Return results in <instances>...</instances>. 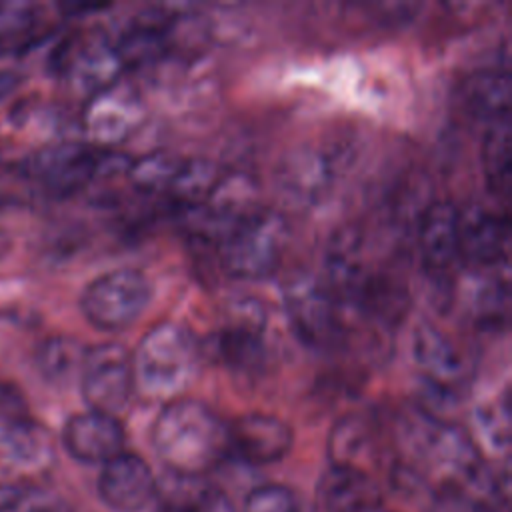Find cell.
<instances>
[{
    "label": "cell",
    "instance_id": "1",
    "mask_svg": "<svg viewBox=\"0 0 512 512\" xmlns=\"http://www.w3.org/2000/svg\"><path fill=\"white\" fill-rule=\"evenodd\" d=\"M152 444L170 472L194 480L228 456V424L200 400L174 398L154 420Z\"/></svg>",
    "mask_w": 512,
    "mask_h": 512
},
{
    "label": "cell",
    "instance_id": "2",
    "mask_svg": "<svg viewBox=\"0 0 512 512\" xmlns=\"http://www.w3.org/2000/svg\"><path fill=\"white\" fill-rule=\"evenodd\" d=\"M198 338L182 324L160 322L152 326L132 352L136 394L170 402L192 382L200 368Z\"/></svg>",
    "mask_w": 512,
    "mask_h": 512
},
{
    "label": "cell",
    "instance_id": "3",
    "mask_svg": "<svg viewBox=\"0 0 512 512\" xmlns=\"http://www.w3.org/2000/svg\"><path fill=\"white\" fill-rule=\"evenodd\" d=\"M288 244L286 218L268 208L242 218L218 244L226 274L242 280H260L276 272Z\"/></svg>",
    "mask_w": 512,
    "mask_h": 512
},
{
    "label": "cell",
    "instance_id": "4",
    "mask_svg": "<svg viewBox=\"0 0 512 512\" xmlns=\"http://www.w3.org/2000/svg\"><path fill=\"white\" fill-rule=\"evenodd\" d=\"M152 296L148 278L132 268H118L94 278L80 296L84 318L98 330L118 332L132 326Z\"/></svg>",
    "mask_w": 512,
    "mask_h": 512
},
{
    "label": "cell",
    "instance_id": "5",
    "mask_svg": "<svg viewBox=\"0 0 512 512\" xmlns=\"http://www.w3.org/2000/svg\"><path fill=\"white\" fill-rule=\"evenodd\" d=\"M100 148L84 142L46 144L24 158V176L48 198L64 200L92 186Z\"/></svg>",
    "mask_w": 512,
    "mask_h": 512
},
{
    "label": "cell",
    "instance_id": "6",
    "mask_svg": "<svg viewBox=\"0 0 512 512\" xmlns=\"http://www.w3.org/2000/svg\"><path fill=\"white\" fill-rule=\"evenodd\" d=\"M56 72L84 96L116 84L124 72L116 44L100 30H84L66 38L54 52Z\"/></svg>",
    "mask_w": 512,
    "mask_h": 512
},
{
    "label": "cell",
    "instance_id": "7",
    "mask_svg": "<svg viewBox=\"0 0 512 512\" xmlns=\"http://www.w3.org/2000/svg\"><path fill=\"white\" fill-rule=\"evenodd\" d=\"M78 380L90 410L118 418L136 396L132 352L116 342L88 348Z\"/></svg>",
    "mask_w": 512,
    "mask_h": 512
},
{
    "label": "cell",
    "instance_id": "8",
    "mask_svg": "<svg viewBox=\"0 0 512 512\" xmlns=\"http://www.w3.org/2000/svg\"><path fill=\"white\" fill-rule=\"evenodd\" d=\"M284 310L294 334L312 348L334 342L340 330L338 302L324 280L312 272H294L282 288Z\"/></svg>",
    "mask_w": 512,
    "mask_h": 512
},
{
    "label": "cell",
    "instance_id": "9",
    "mask_svg": "<svg viewBox=\"0 0 512 512\" xmlns=\"http://www.w3.org/2000/svg\"><path fill=\"white\" fill-rule=\"evenodd\" d=\"M142 120V96L132 84L122 80L90 96L82 114L84 132L98 146L124 142Z\"/></svg>",
    "mask_w": 512,
    "mask_h": 512
},
{
    "label": "cell",
    "instance_id": "10",
    "mask_svg": "<svg viewBox=\"0 0 512 512\" xmlns=\"http://www.w3.org/2000/svg\"><path fill=\"white\" fill-rule=\"evenodd\" d=\"M414 362L430 392L454 398L466 382V362L460 348L438 326L422 322L412 338Z\"/></svg>",
    "mask_w": 512,
    "mask_h": 512
},
{
    "label": "cell",
    "instance_id": "11",
    "mask_svg": "<svg viewBox=\"0 0 512 512\" xmlns=\"http://www.w3.org/2000/svg\"><path fill=\"white\" fill-rule=\"evenodd\" d=\"M158 484L150 466L136 454L122 452L108 460L98 478L100 498L116 512H138L152 502Z\"/></svg>",
    "mask_w": 512,
    "mask_h": 512
},
{
    "label": "cell",
    "instance_id": "12",
    "mask_svg": "<svg viewBox=\"0 0 512 512\" xmlns=\"http://www.w3.org/2000/svg\"><path fill=\"white\" fill-rule=\"evenodd\" d=\"M230 452L244 462L266 466L282 460L292 448V428L270 414H244L228 424Z\"/></svg>",
    "mask_w": 512,
    "mask_h": 512
},
{
    "label": "cell",
    "instance_id": "13",
    "mask_svg": "<svg viewBox=\"0 0 512 512\" xmlns=\"http://www.w3.org/2000/svg\"><path fill=\"white\" fill-rule=\"evenodd\" d=\"M338 164L334 156L314 146H298L286 154L278 168V188L292 204H312L330 188Z\"/></svg>",
    "mask_w": 512,
    "mask_h": 512
},
{
    "label": "cell",
    "instance_id": "14",
    "mask_svg": "<svg viewBox=\"0 0 512 512\" xmlns=\"http://www.w3.org/2000/svg\"><path fill=\"white\" fill-rule=\"evenodd\" d=\"M62 444L80 462L106 464L124 452V428L114 416L86 410L66 420Z\"/></svg>",
    "mask_w": 512,
    "mask_h": 512
},
{
    "label": "cell",
    "instance_id": "15",
    "mask_svg": "<svg viewBox=\"0 0 512 512\" xmlns=\"http://www.w3.org/2000/svg\"><path fill=\"white\" fill-rule=\"evenodd\" d=\"M264 324L266 314L260 302L250 298L236 302L218 336V352L222 360L236 370L258 368L264 358Z\"/></svg>",
    "mask_w": 512,
    "mask_h": 512
},
{
    "label": "cell",
    "instance_id": "16",
    "mask_svg": "<svg viewBox=\"0 0 512 512\" xmlns=\"http://www.w3.org/2000/svg\"><path fill=\"white\" fill-rule=\"evenodd\" d=\"M416 242L428 274L450 272L460 260L458 208L446 200L430 202L416 224Z\"/></svg>",
    "mask_w": 512,
    "mask_h": 512
},
{
    "label": "cell",
    "instance_id": "17",
    "mask_svg": "<svg viewBox=\"0 0 512 512\" xmlns=\"http://www.w3.org/2000/svg\"><path fill=\"white\" fill-rule=\"evenodd\" d=\"M458 246L460 260L474 266H496L506 262L508 224L496 212L484 206L458 208Z\"/></svg>",
    "mask_w": 512,
    "mask_h": 512
},
{
    "label": "cell",
    "instance_id": "18",
    "mask_svg": "<svg viewBox=\"0 0 512 512\" xmlns=\"http://www.w3.org/2000/svg\"><path fill=\"white\" fill-rule=\"evenodd\" d=\"M318 500L324 512H362L382 504L374 480L360 468L332 466L318 482Z\"/></svg>",
    "mask_w": 512,
    "mask_h": 512
},
{
    "label": "cell",
    "instance_id": "19",
    "mask_svg": "<svg viewBox=\"0 0 512 512\" xmlns=\"http://www.w3.org/2000/svg\"><path fill=\"white\" fill-rule=\"evenodd\" d=\"M464 106L488 124L510 118V76L500 70H480L464 82Z\"/></svg>",
    "mask_w": 512,
    "mask_h": 512
},
{
    "label": "cell",
    "instance_id": "20",
    "mask_svg": "<svg viewBox=\"0 0 512 512\" xmlns=\"http://www.w3.org/2000/svg\"><path fill=\"white\" fill-rule=\"evenodd\" d=\"M52 440L44 426L30 418L0 422V456L8 462L30 466L50 456Z\"/></svg>",
    "mask_w": 512,
    "mask_h": 512
},
{
    "label": "cell",
    "instance_id": "21",
    "mask_svg": "<svg viewBox=\"0 0 512 512\" xmlns=\"http://www.w3.org/2000/svg\"><path fill=\"white\" fill-rule=\"evenodd\" d=\"M86 350L88 348L72 336H50L38 346V370L52 384H68L80 378Z\"/></svg>",
    "mask_w": 512,
    "mask_h": 512
},
{
    "label": "cell",
    "instance_id": "22",
    "mask_svg": "<svg viewBox=\"0 0 512 512\" xmlns=\"http://www.w3.org/2000/svg\"><path fill=\"white\" fill-rule=\"evenodd\" d=\"M512 134L510 118L488 124L482 140V164L488 186L494 194H508L512 172Z\"/></svg>",
    "mask_w": 512,
    "mask_h": 512
},
{
    "label": "cell",
    "instance_id": "23",
    "mask_svg": "<svg viewBox=\"0 0 512 512\" xmlns=\"http://www.w3.org/2000/svg\"><path fill=\"white\" fill-rule=\"evenodd\" d=\"M182 160L184 158L166 154V152L146 154V156L130 162L126 178L142 194L168 198V192L174 184V178L180 170Z\"/></svg>",
    "mask_w": 512,
    "mask_h": 512
},
{
    "label": "cell",
    "instance_id": "24",
    "mask_svg": "<svg viewBox=\"0 0 512 512\" xmlns=\"http://www.w3.org/2000/svg\"><path fill=\"white\" fill-rule=\"evenodd\" d=\"M370 446L368 420L356 414L340 418L328 436V456L332 466L356 468V460Z\"/></svg>",
    "mask_w": 512,
    "mask_h": 512
},
{
    "label": "cell",
    "instance_id": "25",
    "mask_svg": "<svg viewBox=\"0 0 512 512\" xmlns=\"http://www.w3.org/2000/svg\"><path fill=\"white\" fill-rule=\"evenodd\" d=\"M244 512H296V500L286 486L268 484L248 494Z\"/></svg>",
    "mask_w": 512,
    "mask_h": 512
},
{
    "label": "cell",
    "instance_id": "26",
    "mask_svg": "<svg viewBox=\"0 0 512 512\" xmlns=\"http://www.w3.org/2000/svg\"><path fill=\"white\" fill-rule=\"evenodd\" d=\"M28 418L24 394L8 382H0V422H14Z\"/></svg>",
    "mask_w": 512,
    "mask_h": 512
},
{
    "label": "cell",
    "instance_id": "27",
    "mask_svg": "<svg viewBox=\"0 0 512 512\" xmlns=\"http://www.w3.org/2000/svg\"><path fill=\"white\" fill-rule=\"evenodd\" d=\"M190 500L194 512H236L230 498L214 488H202Z\"/></svg>",
    "mask_w": 512,
    "mask_h": 512
},
{
    "label": "cell",
    "instance_id": "28",
    "mask_svg": "<svg viewBox=\"0 0 512 512\" xmlns=\"http://www.w3.org/2000/svg\"><path fill=\"white\" fill-rule=\"evenodd\" d=\"M26 496L22 482L0 472V512L14 510Z\"/></svg>",
    "mask_w": 512,
    "mask_h": 512
},
{
    "label": "cell",
    "instance_id": "29",
    "mask_svg": "<svg viewBox=\"0 0 512 512\" xmlns=\"http://www.w3.org/2000/svg\"><path fill=\"white\" fill-rule=\"evenodd\" d=\"M20 82V76L14 74V72H0V102L18 86Z\"/></svg>",
    "mask_w": 512,
    "mask_h": 512
},
{
    "label": "cell",
    "instance_id": "30",
    "mask_svg": "<svg viewBox=\"0 0 512 512\" xmlns=\"http://www.w3.org/2000/svg\"><path fill=\"white\" fill-rule=\"evenodd\" d=\"M10 246H12V240H10V234H8V230L0 224V262L8 256V252H10Z\"/></svg>",
    "mask_w": 512,
    "mask_h": 512
},
{
    "label": "cell",
    "instance_id": "31",
    "mask_svg": "<svg viewBox=\"0 0 512 512\" xmlns=\"http://www.w3.org/2000/svg\"><path fill=\"white\" fill-rule=\"evenodd\" d=\"M362 512H388V510L380 504V506H374V508H368V510H362Z\"/></svg>",
    "mask_w": 512,
    "mask_h": 512
}]
</instances>
